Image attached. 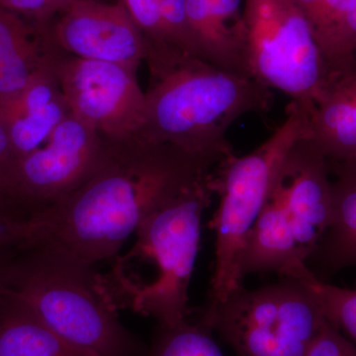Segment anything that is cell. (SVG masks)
I'll return each mask as SVG.
<instances>
[{"instance_id": "cell-18", "label": "cell", "mask_w": 356, "mask_h": 356, "mask_svg": "<svg viewBox=\"0 0 356 356\" xmlns=\"http://www.w3.org/2000/svg\"><path fill=\"white\" fill-rule=\"evenodd\" d=\"M209 327L188 320L173 325H159L147 356H225Z\"/></svg>"}, {"instance_id": "cell-15", "label": "cell", "mask_w": 356, "mask_h": 356, "mask_svg": "<svg viewBox=\"0 0 356 356\" xmlns=\"http://www.w3.org/2000/svg\"><path fill=\"white\" fill-rule=\"evenodd\" d=\"M330 166L336 173L332 181V222L307 261L312 273L322 281L348 267H356V159Z\"/></svg>"}, {"instance_id": "cell-20", "label": "cell", "mask_w": 356, "mask_h": 356, "mask_svg": "<svg viewBox=\"0 0 356 356\" xmlns=\"http://www.w3.org/2000/svg\"><path fill=\"white\" fill-rule=\"evenodd\" d=\"M324 307L325 318L356 346V285L339 287L314 278Z\"/></svg>"}, {"instance_id": "cell-9", "label": "cell", "mask_w": 356, "mask_h": 356, "mask_svg": "<svg viewBox=\"0 0 356 356\" xmlns=\"http://www.w3.org/2000/svg\"><path fill=\"white\" fill-rule=\"evenodd\" d=\"M54 72L70 113L105 140H125L140 132L146 95L137 72L124 65L74 56L51 58Z\"/></svg>"}, {"instance_id": "cell-2", "label": "cell", "mask_w": 356, "mask_h": 356, "mask_svg": "<svg viewBox=\"0 0 356 356\" xmlns=\"http://www.w3.org/2000/svg\"><path fill=\"white\" fill-rule=\"evenodd\" d=\"M151 84L138 139L168 144L215 165L234 156L227 134L248 114L267 113L273 90L170 48L149 49Z\"/></svg>"}, {"instance_id": "cell-11", "label": "cell", "mask_w": 356, "mask_h": 356, "mask_svg": "<svg viewBox=\"0 0 356 356\" xmlns=\"http://www.w3.org/2000/svg\"><path fill=\"white\" fill-rule=\"evenodd\" d=\"M60 13L51 40L69 55L113 63L136 72L146 60L147 40L120 1L74 0Z\"/></svg>"}, {"instance_id": "cell-13", "label": "cell", "mask_w": 356, "mask_h": 356, "mask_svg": "<svg viewBox=\"0 0 356 356\" xmlns=\"http://www.w3.org/2000/svg\"><path fill=\"white\" fill-rule=\"evenodd\" d=\"M51 58L27 86L0 102L3 122L16 161L38 149L70 114L54 72Z\"/></svg>"}, {"instance_id": "cell-12", "label": "cell", "mask_w": 356, "mask_h": 356, "mask_svg": "<svg viewBox=\"0 0 356 356\" xmlns=\"http://www.w3.org/2000/svg\"><path fill=\"white\" fill-rule=\"evenodd\" d=\"M309 117L311 139L330 165L356 159V51L329 64Z\"/></svg>"}, {"instance_id": "cell-25", "label": "cell", "mask_w": 356, "mask_h": 356, "mask_svg": "<svg viewBox=\"0 0 356 356\" xmlns=\"http://www.w3.org/2000/svg\"><path fill=\"white\" fill-rule=\"evenodd\" d=\"M306 356H356V346L327 318Z\"/></svg>"}, {"instance_id": "cell-3", "label": "cell", "mask_w": 356, "mask_h": 356, "mask_svg": "<svg viewBox=\"0 0 356 356\" xmlns=\"http://www.w3.org/2000/svg\"><path fill=\"white\" fill-rule=\"evenodd\" d=\"M0 294L32 312L81 356H139L144 344L119 320L95 266L47 238L7 254Z\"/></svg>"}, {"instance_id": "cell-22", "label": "cell", "mask_w": 356, "mask_h": 356, "mask_svg": "<svg viewBox=\"0 0 356 356\" xmlns=\"http://www.w3.org/2000/svg\"><path fill=\"white\" fill-rule=\"evenodd\" d=\"M44 228V220L38 213L24 218L0 212V252L41 240Z\"/></svg>"}, {"instance_id": "cell-24", "label": "cell", "mask_w": 356, "mask_h": 356, "mask_svg": "<svg viewBox=\"0 0 356 356\" xmlns=\"http://www.w3.org/2000/svg\"><path fill=\"white\" fill-rule=\"evenodd\" d=\"M16 161L8 134L0 119V212L21 217L14 198Z\"/></svg>"}, {"instance_id": "cell-14", "label": "cell", "mask_w": 356, "mask_h": 356, "mask_svg": "<svg viewBox=\"0 0 356 356\" xmlns=\"http://www.w3.org/2000/svg\"><path fill=\"white\" fill-rule=\"evenodd\" d=\"M243 2L186 0L187 19L196 57L226 72L252 79L245 53Z\"/></svg>"}, {"instance_id": "cell-4", "label": "cell", "mask_w": 356, "mask_h": 356, "mask_svg": "<svg viewBox=\"0 0 356 356\" xmlns=\"http://www.w3.org/2000/svg\"><path fill=\"white\" fill-rule=\"evenodd\" d=\"M215 195L214 172L143 222L125 254L98 273L103 294L128 310L173 325L188 320V292L200 248L204 211Z\"/></svg>"}, {"instance_id": "cell-16", "label": "cell", "mask_w": 356, "mask_h": 356, "mask_svg": "<svg viewBox=\"0 0 356 356\" xmlns=\"http://www.w3.org/2000/svg\"><path fill=\"white\" fill-rule=\"evenodd\" d=\"M47 38L35 34L18 14L0 7V102L15 95L48 65Z\"/></svg>"}, {"instance_id": "cell-6", "label": "cell", "mask_w": 356, "mask_h": 356, "mask_svg": "<svg viewBox=\"0 0 356 356\" xmlns=\"http://www.w3.org/2000/svg\"><path fill=\"white\" fill-rule=\"evenodd\" d=\"M308 110L290 102L286 118L252 153L236 154L214 168L219 205L211 227L216 235L215 261L207 303H218L243 287L241 261L255 222L288 153L311 138Z\"/></svg>"}, {"instance_id": "cell-8", "label": "cell", "mask_w": 356, "mask_h": 356, "mask_svg": "<svg viewBox=\"0 0 356 356\" xmlns=\"http://www.w3.org/2000/svg\"><path fill=\"white\" fill-rule=\"evenodd\" d=\"M243 23L252 79L310 112L329 63L306 16L293 0H245Z\"/></svg>"}, {"instance_id": "cell-27", "label": "cell", "mask_w": 356, "mask_h": 356, "mask_svg": "<svg viewBox=\"0 0 356 356\" xmlns=\"http://www.w3.org/2000/svg\"><path fill=\"white\" fill-rule=\"evenodd\" d=\"M356 51V0H350L339 25L334 57L329 64Z\"/></svg>"}, {"instance_id": "cell-19", "label": "cell", "mask_w": 356, "mask_h": 356, "mask_svg": "<svg viewBox=\"0 0 356 356\" xmlns=\"http://www.w3.org/2000/svg\"><path fill=\"white\" fill-rule=\"evenodd\" d=\"M309 20L327 63L334 57L337 33L350 0H293Z\"/></svg>"}, {"instance_id": "cell-29", "label": "cell", "mask_w": 356, "mask_h": 356, "mask_svg": "<svg viewBox=\"0 0 356 356\" xmlns=\"http://www.w3.org/2000/svg\"><path fill=\"white\" fill-rule=\"evenodd\" d=\"M11 250H7V252H0V266H1L2 261H4V259H6L7 254H8L9 252H11Z\"/></svg>"}, {"instance_id": "cell-1", "label": "cell", "mask_w": 356, "mask_h": 356, "mask_svg": "<svg viewBox=\"0 0 356 356\" xmlns=\"http://www.w3.org/2000/svg\"><path fill=\"white\" fill-rule=\"evenodd\" d=\"M103 140L104 156L95 172L39 212L44 238L92 266L112 261L147 218L216 168L172 145Z\"/></svg>"}, {"instance_id": "cell-7", "label": "cell", "mask_w": 356, "mask_h": 356, "mask_svg": "<svg viewBox=\"0 0 356 356\" xmlns=\"http://www.w3.org/2000/svg\"><path fill=\"white\" fill-rule=\"evenodd\" d=\"M315 277L281 276L257 289L241 287L224 301L206 304L198 322L236 356H306L327 320Z\"/></svg>"}, {"instance_id": "cell-23", "label": "cell", "mask_w": 356, "mask_h": 356, "mask_svg": "<svg viewBox=\"0 0 356 356\" xmlns=\"http://www.w3.org/2000/svg\"><path fill=\"white\" fill-rule=\"evenodd\" d=\"M147 42V48H165L161 24V0H120Z\"/></svg>"}, {"instance_id": "cell-26", "label": "cell", "mask_w": 356, "mask_h": 356, "mask_svg": "<svg viewBox=\"0 0 356 356\" xmlns=\"http://www.w3.org/2000/svg\"><path fill=\"white\" fill-rule=\"evenodd\" d=\"M0 7L18 15L34 18L40 23L60 11L54 0H0Z\"/></svg>"}, {"instance_id": "cell-5", "label": "cell", "mask_w": 356, "mask_h": 356, "mask_svg": "<svg viewBox=\"0 0 356 356\" xmlns=\"http://www.w3.org/2000/svg\"><path fill=\"white\" fill-rule=\"evenodd\" d=\"M331 166L311 138L300 140L281 165L243 250V277L277 273L306 280L307 261L332 218Z\"/></svg>"}, {"instance_id": "cell-10", "label": "cell", "mask_w": 356, "mask_h": 356, "mask_svg": "<svg viewBox=\"0 0 356 356\" xmlns=\"http://www.w3.org/2000/svg\"><path fill=\"white\" fill-rule=\"evenodd\" d=\"M105 143L95 129L70 113L38 149L16 161L14 198L21 217L41 212L95 172Z\"/></svg>"}, {"instance_id": "cell-21", "label": "cell", "mask_w": 356, "mask_h": 356, "mask_svg": "<svg viewBox=\"0 0 356 356\" xmlns=\"http://www.w3.org/2000/svg\"><path fill=\"white\" fill-rule=\"evenodd\" d=\"M159 13L165 48L196 57L187 19L186 0H161Z\"/></svg>"}, {"instance_id": "cell-17", "label": "cell", "mask_w": 356, "mask_h": 356, "mask_svg": "<svg viewBox=\"0 0 356 356\" xmlns=\"http://www.w3.org/2000/svg\"><path fill=\"white\" fill-rule=\"evenodd\" d=\"M0 356H81L24 306L0 294Z\"/></svg>"}, {"instance_id": "cell-28", "label": "cell", "mask_w": 356, "mask_h": 356, "mask_svg": "<svg viewBox=\"0 0 356 356\" xmlns=\"http://www.w3.org/2000/svg\"><path fill=\"white\" fill-rule=\"evenodd\" d=\"M74 1V0H54V2H55V3L57 4L58 7H60V11H62L65 7H67L70 3H72V2Z\"/></svg>"}]
</instances>
